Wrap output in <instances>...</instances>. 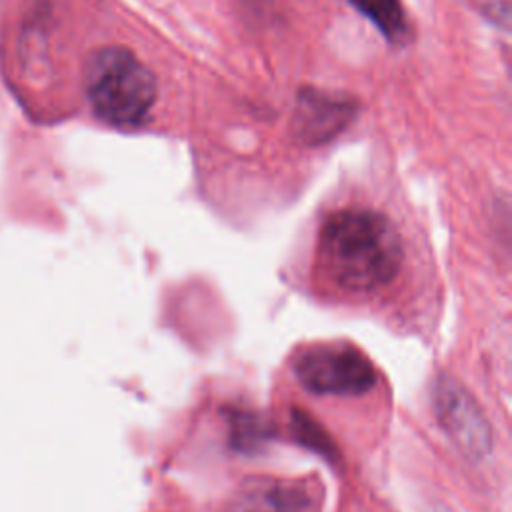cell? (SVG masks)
Masks as SVG:
<instances>
[{
  "instance_id": "6da1fadb",
  "label": "cell",
  "mask_w": 512,
  "mask_h": 512,
  "mask_svg": "<svg viewBox=\"0 0 512 512\" xmlns=\"http://www.w3.org/2000/svg\"><path fill=\"white\" fill-rule=\"evenodd\" d=\"M402 262L392 222L366 208L334 212L318 234V264L326 280L346 292H372L388 284Z\"/></svg>"
},
{
  "instance_id": "277c9868",
  "label": "cell",
  "mask_w": 512,
  "mask_h": 512,
  "mask_svg": "<svg viewBox=\"0 0 512 512\" xmlns=\"http://www.w3.org/2000/svg\"><path fill=\"white\" fill-rule=\"evenodd\" d=\"M434 406L454 444L470 458H482L492 446V432L480 406L452 378H442L434 390Z\"/></svg>"
},
{
  "instance_id": "5b68a950",
  "label": "cell",
  "mask_w": 512,
  "mask_h": 512,
  "mask_svg": "<svg viewBox=\"0 0 512 512\" xmlns=\"http://www.w3.org/2000/svg\"><path fill=\"white\" fill-rule=\"evenodd\" d=\"M354 114L356 102L348 94L304 88L296 98L292 130L304 144H324L338 136Z\"/></svg>"
},
{
  "instance_id": "7a4b0ae2",
  "label": "cell",
  "mask_w": 512,
  "mask_h": 512,
  "mask_svg": "<svg viewBox=\"0 0 512 512\" xmlns=\"http://www.w3.org/2000/svg\"><path fill=\"white\" fill-rule=\"evenodd\" d=\"M84 84L94 114L124 130L146 124L156 102V78L150 68L124 46H104L86 62Z\"/></svg>"
},
{
  "instance_id": "52a82bcc",
  "label": "cell",
  "mask_w": 512,
  "mask_h": 512,
  "mask_svg": "<svg viewBox=\"0 0 512 512\" xmlns=\"http://www.w3.org/2000/svg\"><path fill=\"white\" fill-rule=\"evenodd\" d=\"M302 498L284 486H258L242 494L230 512H300Z\"/></svg>"
},
{
  "instance_id": "8992f818",
  "label": "cell",
  "mask_w": 512,
  "mask_h": 512,
  "mask_svg": "<svg viewBox=\"0 0 512 512\" xmlns=\"http://www.w3.org/2000/svg\"><path fill=\"white\" fill-rule=\"evenodd\" d=\"M364 18H368L392 44L408 38V20L402 0H348Z\"/></svg>"
},
{
  "instance_id": "3957f363",
  "label": "cell",
  "mask_w": 512,
  "mask_h": 512,
  "mask_svg": "<svg viewBox=\"0 0 512 512\" xmlns=\"http://www.w3.org/2000/svg\"><path fill=\"white\" fill-rule=\"evenodd\" d=\"M304 388L314 394H362L376 382L372 362L352 344L322 342L300 352L294 364Z\"/></svg>"
}]
</instances>
